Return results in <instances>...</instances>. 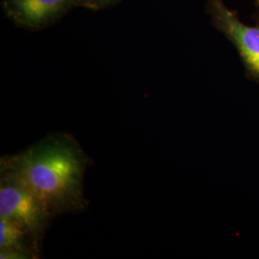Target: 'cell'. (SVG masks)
Instances as JSON below:
<instances>
[{
    "mask_svg": "<svg viewBox=\"0 0 259 259\" xmlns=\"http://www.w3.org/2000/svg\"><path fill=\"white\" fill-rule=\"evenodd\" d=\"M91 163L72 136L52 133L16 155L1 157L0 170L26 185L55 218L88 208L83 181Z\"/></svg>",
    "mask_w": 259,
    "mask_h": 259,
    "instance_id": "obj_1",
    "label": "cell"
},
{
    "mask_svg": "<svg viewBox=\"0 0 259 259\" xmlns=\"http://www.w3.org/2000/svg\"><path fill=\"white\" fill-rule=\"evenodd\" d=\"M0 171V218L18 224L42 244L54 216L19 179Z\"/></svg>",
    "mask_w": 259,
    "mask_h": 259,
    "instance_id": "obj_2",
    "label": "cell"
},
{
    "mask_svg": "<svg viewBox=\"0 0 259 259\" xmlns=\"http://www.w3.org/2000/svg\"><path fill=\"white\" fill-rule=\"evenodd\" d=\"M76 7L74 0H2L6 16L19 27L41 30Z\"/></svg>",
    "mask_w": 259,
    "mask_h": 259,
    "instance_id": "obj_3",
    "label": "cell"
},
{
    "mask_svg": "<svg viewBox=\"0 0 259 259\" xmlns=\"http://www.w3.org/2000/svg\"><path fill=\"white\" fill-rule=\"evenodd\" d=\"M210 8L218 27L232 39L250 72L259 79V27L241 22L220 0H211Z\"/></svg>",
    "mask_w": 259,
    "mask_h": 259,
    "instance_id": "obj_4",
    "label": "cell"
},
{
    "mask_svg": "<svg viewBox=\"0 0 259 259\" xmlns=\"http://www.w3.org/2000/svg\"><path fill=\"white\" fill-rule=\"evenodd\" d=\"M41 247L42 244L25 229L0 218V258H38Z\"/></svg>",
    "mask_w": 259,
    "mask_h": 259,
    "instance_id": "obj_5",
    "label": "cell"
},
{
    "mask_svg": "<svg viewBox=\"0 0 259 259\" xmlns=\"http://www.w3.org/2000/svg\"><path fill=\"white\" fill-rule=\"evenodd\" d=\"M76 7H83L85 9L98 11L112 7L118 4L121 0H74Z\"/></svg>",
    "mask_w": 259,
    "mask_h": 259,
    "instance_id": "obj_6",
    "label": "cell"
}]
</instances>
